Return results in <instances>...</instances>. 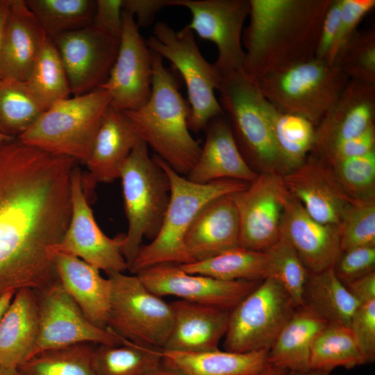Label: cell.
<instances>
[{"label":"cell","instance_id":"obj_1","mask_svg":"<svg viewBox=\"0 0 375 375\" xmlns=\"http://www.w3.org/2000/svg\"><path fill=\"white\" fill-rule=\"evenodd\" d=\"M76 162L17 138L0 143V297L58 281L54 249L69 224Z\"/></svg>","mask_w":375,"mask_h":375},{"label":"cell","instance_id":"obj_2","mask_svg":"<svg viewBox=\"0 0 375 375\" xmlns=\"http://www.w3.org/2000/svg\"><path fill=\"white\" fill-rule=\"evenodd\" d=\"M331 1L249 0V23L242 37L243 74L256 83L315 58Z\"/></svg>","mask_w":375,"mask_h":375},{"label":"cell","instance_id":"obj_3","mask_svg":"<svg viewBox=\"0 0 375 375\" xmlns=\"http://www.w3.org/2000/svg\"><path fill=\"white\" fill-rule=\"evenodd\" d=\"M151 53L150 97L139 109L124 112L156 155L177 173L188 176L201 148L190 133V106L180 94L174 76L163 65V58L151 50Z\"/></svg>","mask_w":375,"mask_h":375},{"label":"cell","instance_id":"obj_4","mask_svg":"<svg viewBox=\"0 0 375 375\" xmlns=\"http://www.w3.org/2000/svg\"><path fill=\"white\" fill-rule=\"evenodd\" d=\"M153 158L168 178L169 200L157 235L150 243L141 246L128 268L133 274L158 264L191 262L184 238L197 215L210 201L242 190L249 184L231 179L197 183L177 173L158 156Z\"/></svg>","mask_w":375,"mask_h":375},{"label":"cell","instance_id":"obj_5","mask_svg":"<svg viewBox=\"0 0 375 375\" xmlns=\"http://www.w3.org/2000/svg\"><path fill=\"white\" fill-rule=\"evenodd\" d=\"M219 102L245 160L284 175L272 128L274 106L242 70L219 75Z\"/></svg>","mask_w":375,"mask_h":375},{"label":"cell","instance_id":"obj_6","mask_svg":"<svg viewBox=\"0 0 375 375\" xmlns=\"http://www.w3.org/2000/svg\"><path fill=\"white\" fill-rule=\"evenodd\" d=\"M110 106V94L102 88L69 97L47 109L17 138L45 152L85 163Z\"/></svg>","mask_w":375,"mask_h":375},{"label":"cell","instance_id":"obj_7","mask_svg":"<svg viewBox=\"0 0 375 375\" xmlns=\"http://www.w3.org/2000/svg\"><path fill=\"white\" fill-rule=\"evenodd\" d=\"M128 228L122 253L131 266L144 238L153 239L159 231L168 206V178L140 140L124 162L119 174Z\"/></svg>","mask_w":375,"mask_h":375},{"label":"cell","instance_id":"obj_8","mask_svg":"<svg viewBox=\"0 0 375 375\" xmlns=\"http://www.w3.org/2000/svg\"><path fill=\"white\" fill-rule=\"evenodd\" d=\"M349 80L337 63L315 57L267 74L256 83L276 109L301 115L317 126Z\"/></svg>","mask_w":375,"mask_h":375},{"label":"cell","instance_id":"obj_9","mask_svg":"<svg viewBox=\"0 0 375 375\" xmlns=\"http://www.w3.org/2000/svg\"><path fill=\"white\" fill-rule=\"evenodd\" d=\"M147 44L181 74L188 97L190 130H204L211 119L224 115L215 94L219 76L214 65L202 56L190 29L185 26L175 31L165 22H158Z\"/></svg>","mask_w":375,"mask_h":375},{"label":"cell","instance_id":"obj_10","mask_svg":"<svg viewBox=\"0 0 375 375\" xmlns=\"http://www.w3.org/2000/svg\"><path fill=\"white\" fill-rule=\"evenodd\" d=\"M106 274L112 284L107 328L133 343L162 349L173 324L170 303L151 292L137 275Z\"/></svg>","mask_w":375,"mask_h":375},{"label":"cell","instance_id":"obj_11","mask_svg":"<svg viewBox=\"0 0 375 375\" xmlns=\"http://www.w3.org/2000/svg\"><path fill=\"white\" fill-rule=\"evenodd\" d=\"M297 308L279 283L265 278L230 310L224 349L269 350Z\"/></svg>","mask_w":375,"mask_h":375},{"label":"cell","instance_id":"obj_12","mask_svg":"<svg viewBox=\"0 0 375 375\" xmlns=\"http://www.w3.org/2000/svg\"><path fill=\"white\" fill-rule=\"evenodd\" d=\"M72 214L68 227L54 253L76 256L89 265L108 272L128 269L122 253L125 234L109 238L97 225L88 203L83 175L76 165L71 176Z\"/></svg>","mask_w":375,"mask_h":375},{"label":"cell","instance_id":"obj_13","mask_svg":"<svg viewBox=\"0 0 375 375\" xmlns=\"http://www.w3.org/2000/svg\"><path fill=\"white\" fill-rule=\"evenodd\" d=\"M36 293L39 330L30 357L44 350L78 343L117 345L128 341L90 322L59 281Z\"/></svg>","mask_w":375,"mask_h":375},{"label":"cell","instance_id":"obj_14","mask_svg":"<svg viewBox=\"0 0 375 375\" xmlns=\"http://www.w3.org/2000/svg\"><path fill=\"white\" fill-rule=\"evenodd\" d=\"M288 194L283 175L267 172L231 194L239 221V247L264 252L279 239Z\"/></svg>","mask_w":375,"mask_h":375},{"label":"cell","instance_id":"obj_15","mask_svg":"<svg viewBox=\"0 0 375 375\" xmlns=\"http://www.w3.org/2000/svg\"><path fill=\"white\" fill-rule=\"evenodd\" d=\"M169 6L188 9L192 19L186 26L216 45L218 56L213 65L219 75L242 70V37L249 0H168Z\"/></svg>","mask_w":375,"mask_h":375},{"label":"cell","instance_id":"obj_16","mask_svg":"<svg viewBox=\"0 0 375 375\" xmlns=\"http://www.w3.org/2000/svg\"><path fill=\"white\" fill-rule=\"evenodd\" d=\"M123 27L115 62L99 88L110 97V106L122 111L138 110L151 93V50L140 35L133 16L122 12Z\"/></svg>","mask_w":375,"mask_h":375},{"label":"cell","instance_id":"obj_17","mask_svg":"<svg viewBox=\"0 0 375 375\" xmlns=\"http://www.w3.org/2000/svg\"><path fill=\"white\" fill-rule=\"evenodd\" d=\"M65 67L73 96L99 88L116 59L119 39L92 25L50 38Z\"/></svg>","mask_w":375,"mask_h":375},{"label":"cell","instance_id":"obj_18","mask_svg":"<svg viewBox=\"0 0 375 375\" xmlns=\"http://www.w3.org/2000/svg\"><path fill=\"white\" fill-rule=\"evenodd\" d=\"M153 294L174 296L181 300L231 310L260 281H224L190 274L178 264L162 263L144 269L135 274Z\"/></svg>","mask_w":375,"mask_h":375},{"label":"cell","instance_id":"obj_19","mask_svg":"<svg viewBox=\"0 0 375 375\" xmlns=\"http://www.w3.org/2000/svg\"><path fill=\"white\" fill-rule=\"evenodd\" d=\"M289 194L319 222L338 226L347 206L354 200L342 188L329 165L310 153L297 168L283 175Z\"/></svg>","mask_w":375,"mask_h":375},{"label":"cell","instance_id":"obj_20","mask_svg":"<svg viewBox=\"0 0 375 375\" xmlns=\"http://www.w3.org/2000/svg\"><path fill=\"white\" fill-rule=\"evenodd\" d=\"M375 84L350 79L315 128L311 154L320 156L338 143L375 127Z\"/></svg>","mask_w":375,"mask_h":375},{"label":"cell","instance_id":"obj_21","mask_svg":"<svg viewBox=\"0 0 375 375\" xmlns=\"http://www.w3.org/2000/svg\"><path fill=\"white\" fill-rule=\"evenodd\" d=\"M281 233L310 273L333 267L342 252L338 226L317 222L290 194L283 208Z\"/></svg>","mask_w":375,"mask_h":375},{"label":"cell","instance_id":"obj_22","mask_svg":"<svg viewBox=\"0 0 375 375\" xmlns=\"http://www.w3.org/2000/svg\"><path fill=\"white\" fill-rule=\"evenodd\" d=\"M141 140L134 124L122 110L110 106L93 140L85 162L88 187L98 182L110 183L119 178L121 169Z\"/></svg>","mask_w":375,"mask_h":375},{"label":"cell","instance_id":"obj_23","mask_svg":"<svg viewBox=\"0 0 375 375\" xmlns=\"http://www.w3.org/2000/svg\"><path fill=\"white\" fill-rule=\"evenodd\" d=\"M206 140L199 158L187 178L206 184L231 179L251 183L258 174L244 158L225 115L211 119L206 128Z\"/></svg>","mask_w":375,"mask_h":375},{"label":"cell","instance_id":"obj_24","mask_svg":"<svg viewBox=\"0 0 375 375\" xmlns=\"http://www.w3.org/2000/svg\"><path fill=\"white\" fill-rule=\"evenodd\" d=\"M47 35L24 0H9L0 78L26 81Z\"/></svg>","mask_w":375,"mask_h":375},{"label":"cell","instance_id":"obj_25","mask_svg":"<svg viewBox=\"0 0 375 375\" xmlns=\"http://www.w3.org/2000/svg\"><path fill=\"white\" fill-rule=\"evenodd\" d=\"M170 305L173 324L162 350L201 352L219 349L227 330L229 310L181 299Z\"/></svg>","mask_w":375,"mask_h":375},{"label":"cell","instance_id":"obj_26","mask_svg":"<svg viewBox=\"0 0 375 375\" xmlns=\"http://www.w3.org/2000/svg\"><path fill=\"white\" fill-rule=\"evenodd\" d=\"M184 245L191 262L239 247V221L231 194L201 208L186 232Z\"/></svg>","mask_w":375,"mask_h":375},{"label":"cell","instance_id":"obj_27","mask_svg":"<svg viewBox=\"0 0 375 375\" xmlns=\"http://www.w3.org/2000/svg\"><path fill=\"white\" fill-rule=\"evenodd\" d=\"M54 264L59 282L87 319L100 328H107L110 279L103 278L99 269L72 255L55 253Z\"/></svg>","mask_w":375,"mask_h":375},{"label":"cell","instance_id":"obj_28","mask_svg":"<svg viewBox=\"0 0 375 375\" xmlns=\"http://www.w3.org/2000/svg\"><path fill=\"white\" fill-rule=\"evenodd\" d=\"M39 330L37 293L17 291L0 321V368L17 369L31 355Z\"/></svg>","mask_w":375,"mask_h":375},{"label":"cell","instance_id":"obj_29","mask_svg":"<svg viewBox=\"0 0 375 375\" xmlns=\"http://www.w3.org/2000/svg\"><path fill=\"white\" fill-rule=\"evenodd\" d=\"M162 364L179 375H257L271 365L268 350L238 353L162 350Z\"/></svg>","mask_w":375,"mask_h":375},{"label":"cell","instance_id":"obj_30","mask_svg":"<svg viewBox=\"0 0 375 375\" xmlns=\"http://www.w3.org/2000/svg\"><path fill=\"white\" fill-rule=\"evenodd\" d=\"M327 324L307 306L297 307L268 350L270 365L288 371L309 369L312 345Z\"/></svg>","mask_w":375,"mask_h":375},{"label":"cell","instance_id":"obj_31","mask_svg":"<svg viewBox=\"0 0 375 375\" xmlns=\"http://www.w3.org/2000/svg\"><path fill=\"white\" fill-rule=\"evenodd\" d=\"M303 306L327 323L349 327L358 303L338 279L331 267L320 272L309 274L303 294Z\"/></svg>","mask_w":375,"mask_h":375},{"label":"cell","instance_id":"obj_32","mask_svg":"<svg viewBox=\"0 0 375 375\" xmlns=\"http://www.w3.org/2000/svg\"><path fill=\"white\" fill-rule=\"evenodd\" d=\"M185 272L224 281H261L267 278L265 252L237 247L209 258L179 265Z\"/></svg>","mask_w":375,"mask_h":375},{"label":"cell","instance_id":"obj_33","mask_svg":"<svg viewBox=\"0 0 375 375\" xmlns=\"http://www.w3.org/2000/svg\"><path fill=\"white\" fill-rule=\"evenodd\" d=\"M366 363L349 327L328 323L312 345L309 368L330 374L336 367L351 369Z\"/></svg>","mask_w":375,"mask_h":375},{"label":"cell","instance_id":"obj_34","mask_svg":"<svg viewBox=\"0 0 375 375\" xmlns=\"http://www.w3.org/2000/svg\"><path fill=\"white\" fill-rule=\"evenodd\" d=\"M161 365L162 349L129 341L99 344L92 358L95 375H147Z\"/></svg>","mask_w":375,"mask_h":375},{"label":"cell","instance_id":"obj_35","mask_svg":"<svg viewBox=\"0 0 375 375\" xmlns=\"http://www.w3.org/2000/svg\"><path fill=\"white\" fill-rule=\"evenodd\" d=\"M315 128L308 119L281 112L274 106L273 133L284 174L299 167L310 155L314 147Z\"/></svg>","mask_w":375,"mask_h":375},{"label":"cell","instance_id":"obj_36","mask_svg":"<svg viewBox=\"0 0 375 375\" xmlns=\"http://www.w3.org/2000/svg\"><path fill=\"white\" fill-rule=\"evenodd\" d=\"M25 83L45 110L71 96L65 67L49 36L44 40Z\"/></svg>","mask_w":375,"mask_h":375},{"label":"cell","instance_id":"obj_37","mask_svg":"<svg viewBox=\"0 0 375 375\" xmlns=\"http://www.w3.org/2000/svg\"><path fill=\"white\" fill-rule=\"evenodd\" d=\"M91 343H78L40 351L30 357L17 371L20 375H95Z\"/></svg>","mask_w":375,"mask_h":375},{"label":"cell","instance_id":"obj_38","mask_svg":"<svg viewBox=\"0 0 375 375\" xmlns=\"http://www.w3.org/2000/svg\"><path fill=\"white\" fill-rule=\"evenodd\" d=\"M45 110L25 81L0 78V129L4 134L19 137Z\"/></svg>","mask_w":375,"mask_h":375},{"label":"cell","instance_id":"obj_39","mask_svg":"<svg viewBox=\"0 0 375 375\" xmlns=\"http://www.w3.org/2000/svg\"><path fill=\"white\" fill-rule=\"evenodd\" d=\"M45 33L49 38L91 25L94 0H26Z\"/></svg>","mask_w":375,"mask_h":375},{"label":"cell","instance_id":"obj_40","mask_svg":"<svg viewBox=\"0 0 375 375\" xmlns=\"http://www.w3.org/2000/svg\"><path fill=\"white\" fill-rule=\"evenodd\" d=\"M267 278L279 283L297 307L303 306V294L310 272L297 253L281 233L265 251Z\"/></svg>","mask_w":375,"mask_h":375},{"label":"cell","instance_id":"obj_41","mask_svg":"<svg viewBox=\"0 0 375 375\" xmlns=\"http://www.w3.org/2000/svg\"><path fill=\"white\" fill-rule=\"evenodd\" d=\"M341 251L375 247V199L354 200L343 211L338 225Z\"/></svg>","mask_w":375,"mask_h":375},{"label":"cell","instance_id":"obj_42","mask_svg":"<svg viewBox=\"0 0 375 375\" xmlns=\"http://www.w3.org/2000/svg\"><path fill=\"white\" fill-rule=\"evenodd\" d=\"M344 191L352 199H375V150L328 164Z\"/></svg>","mask_w":375,"mask_h":375},{"label":"cell","instance_id":"obj_43","mask_svg":"<svg viewBox=\"0 0 375 375\" xmlns=\"http://www.w3.org/2000/svg\"><path fill=\"white\" fill-rule=\"evenodd\" d=\"M335 63L351 80L375 84V31L356 32L338 53Z\"/></svg>","mask_w":375,"mask_h":375},{"label":"cell","instance_id":"obj_44","mask_svg":"<svg viewBox=\"0 0 375 375\" xmlns=\"http://www.w3.org/2000/svg\"><path fill=\"white\" fill-rule=\"evenodd\" d=\"M374 6V0H342L338 34L329 53L328 63H335L340 50L357 32V26L362 19Z\"/></svg>","mask_w":375,"mask_h":375},{"label":"cell","instance_id":"obj_45","mask_svg":"<svg viewBox=\"0 0 375 375\" xmlns=\"http://www.w3.org/2000/svg\"><path fill=\"white\" fill-rule=\"evenodd\" d=\"M333 269L345 285L374 271L375 247H361L340 253Z\"/></svg>","mask_w":375,"mask_h":375},{"label":"cell","instance_id":"obj_46","mask_svg":"<svg viewBox=\"0 0 375 375\" xmlns=\"http://www.w3.org/2000/svg\"><path fill=\"white\" fill-rule=\"evenodd\" d=\"M349 328L367 363L375 359V300L358 306Z\"/></svg>","mask_w":375,"mask_h":375},{"label":"cell","instance_id":"obj_47","mask_svg":"<svg viewBox=\"0 0 375 375\" xmlns=\"http://www.w3.org/2000/svg\"><path fill=\"white\" fill-rule=\"evenodd\" d=\"M375 150V127L356 137L336 144L320 156L327 164L362 156Z\"/></svg>","mask_w":375,"mask_h":375},{"label":"cell","instance_id":"obj_48","mask_svg":"<svg viewBox=\"0 0 375 375\" xmlns=\"http://www.w3.org/2000/svg\"><path fill=\"white\" fill-rule=\"evenodd\" d=\"M123 0H97L91 25L98 31L120 39Z\"/></svg>","mask_w":375,"mask_h":375},{"label":"cell","instance_id":"obj_49","mask_svg":"<svg viewBox=\"0 0 375 375\" xmlns=\"http://www.w3.org/2000/svg\"><path fill=\"white\" fill-rule=\"evenodd\" d=\"M341 8L342 0H331L322 24L315 57L326 62L338 34Z\"/></svg>","mask_w":375,"mask_h":375},{"label":"cell","instance_id":"obj_50","mask_svg":"<svg viewBox=\"0 0 375 375\" xmlns=\"http://www.w3.org/2000/svg\"><path fill=\"white\" fill-rule=\"evenodd\" d=\"M168 0H123L122 10L132 15L138 26L147 27L157 13L167 6Z\"/></svg>","mask_w":375,"mask_h":375},{"label":"cell","instance_id":"obj_51","mask_svg":"<svg viewBox=\"0 0 375 375\" xmlns=\"http://www.w3.org/2000/svg\"><path fill=\"white\" fill-rule=\"evenodd\" d=\"M346 287L358 305L375 300V272L350 282Z\"/></svg>","mask_w":375,"mask_h":375},{"label":"cell","instance_id":"obj_52","mask_svg":"<svg viewBox=\"0 0 375 375\" xmlns=\"http://www.w3.org/2000/svg\"><path fill=\"white\" fill-rule=\"evenodd\" d=\"M8 6L9 0H2V2L0 5V63L1 56L2 38L8 14Z\"/></svg>","mask_w":375,"mask_h":375},{"label":"cell","instance_id":"obj_53","mask_svg":"<svg viewBox=\"0 0 375 375\" xmlns=\"http://www.w3.org/2000/svg\"><path fill=\"white\" fill-rule=\"evenodd\" d=\"M16 292L9 291L0 297V321L11 303Z\"/></svg>","mask_w":375,"mask_h":375},{"label":"cell","instance_id":"obj_54","mask_svg":"<svg viewBox=\"0 0 375 375\" xmlns=\"http://www.w3.org/2000/svg\"><path fill=\"white\" fill-rule=\"evenodd\" d=\"M285 375H331L329 373L309 369L303 371H288Z\"/></svg>","mask_w":375,"mask_h":375},{"label":"cell","instance_id":"obj_55","mask_svg":"<svg viewBox=\"0 0 375 375\" xmlns=\"http://www.w3.org/2000/svg\"><path fill=\"white\" fill-rule=\"evenodd\" d=\"M288 372L285 369L270 365L267 369L257 375H285Z\"/></svg>","mask_w":375,"mask_h":375},{"label":"cell","instance_id":"obj_56","mask_svg":"<svg viewBox=\"0 0 375 375\" xmlns=\"http://www.w3.org/2000/svg\"><path fill=\"white\" fill-rule=\"evenodd\" d=\"M147 375H179L177 372H174V370L167 368L162 365V364L154 369L153 371L151 372Z\"/></svg>","mask_w":375,"mask_h":375},{"label":"cell","instance_id":"obj_57","mask_svg":"<svg viewBox=\"0 0 375 375\" xmlns=\"http://www.w3.org/2000/svg\"><path fill=\"white\" fill-rule=\"evenodd\" d=\"M0 375H20L17 369H1Z\"/></svg>","mask_w":375,"mask_h":375},{"label":"cell","instance_id":"obj_58","mask_svg":"<svg viewBox=\"0 0 375 375\" xmlns=\"http://www.w3.org/2000/svg\"><path fill=\"white\" fill-rule=\"evenodd\" d=\"M13 138H12V137H10L4 134L0 129V143L12 140Z\"/></svg>","mask_w":375,"mask_h":375},{"label":"cell","instance_id":"obj_59","mask_svg":"<svg viewBox=\"0 0 375 375\" xmlns=\"http://www.w3.org/2000/svg\"><path fill=\"white\" fill-rule=\"evenodd\" d=\"M1 2H2V0H0V5H1Z\"/></svg>","mask_w":375,"mask_h":375}]
</instances>
